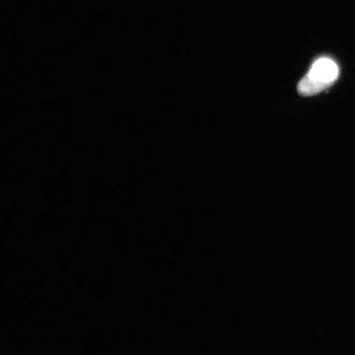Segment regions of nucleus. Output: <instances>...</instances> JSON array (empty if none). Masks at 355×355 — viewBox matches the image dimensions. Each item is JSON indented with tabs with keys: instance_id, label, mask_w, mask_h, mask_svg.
<instances>
[{
	"instance_id": "f257e3e1",
	"label": "nucleus",
	"mask_w": 355,
	"mask_h": 355,
	"mask_svg": "<svg viewBox=\"0 0 355 355\" xmlns=\"http://www.w3.org/2000/svg\"><path fill=\"white\" fill-rule=\"evenodd\" d=\"M339 68L328 58H321L313 64L309 72L299 83L298 92L304 96L318 94L334 84L339 77Z\"/></svg>"
}]
</instances>
